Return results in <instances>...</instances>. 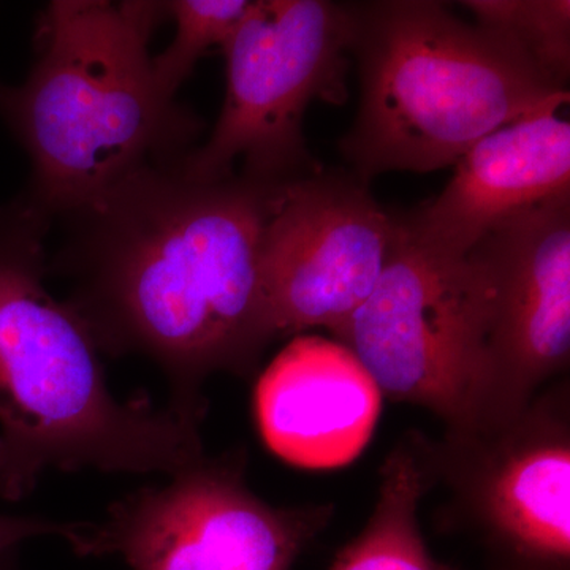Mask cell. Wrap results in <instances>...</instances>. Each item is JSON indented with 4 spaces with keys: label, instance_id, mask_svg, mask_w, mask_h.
Here are the masks:
<instances>
[{
    "label": "cell",
    "instance_id": "6da1fadb",
    "mask_svg": "<svg viewBox=\"0 0 570 570\" xmlns=\"http://www.w3.org/2000/svg\"><path fill=\"white\" fill-rule=\"evenodd\" d=\"M277 186L197 178L178 157L59 216L67 236L50 272L69 277L63 302L100 352L153 360L170 387L167 407L198 425L205 382L254 373L275 341L262 243Z\"/></svg>",
    "mask_w": 570,
    "mask_h": 570
},
{
    "label": "cell",
    "instance_id": "7a4b0ae2",
    "mask_svg": "<svg viewBox=\"0 0 570 570\" xmlns=\"http://www.w3.org/2000/svg\"><path fill=\"white\" fill-rule=\"evenodd\" d=\"M52 217L24 194L0 205V497L50 469L171 475L205 456L200 425L121 401L81 318L48 291Z\"/></svg>",
    "mask_w": 570,
    "mask_h": 570
},
{
    "label": "cell",
    "instance_id": "3957f363",
    "mask_svg": "<svg viewBox=\"0 0 570 570\" xmlns=\"http://www.w3.org/2000/svg\"><path fill=\"white\" fill-rule=\"evenodd\" d=\"M165 18V2L55 0L37 17L26 80H0V118L31 160L22 194L52 220L190 151L200 119L153 78L149 41Z\"/></svg>",
    "mask_w": 570,
    "mask_h": 570
},
{
    "label": "cell",
    "instance_id": "277c9868",
    "mask_svg": "<svg viewBox=\"0 0 570 570\" xmlns=\"http://www.w3.org/2000/svg\"><path fill=\"white\" fill-rule=\"evenodd\" d=\"M354 6L360 107L341 153L367 183L389 171L430 174L569 89L540 77L504 41L434 0Z\"/></svg>",
    "mask_w": 570,
    "mask_h": 570
},
{
    "label": "cell",
    "instance_id": "5b68a950",
    "mask_svg": "<svg viewBox=\"0 0 570 570\" xmlns=\"http://www.w3.org/2000/svg\"><path fill=\"white\" fill-rule=\"evenodd\" d=\"M354 6L328 0H257L224 45L227 92L212 135L179 157L204 179L242 174L284 184L316 174L303 119L314 100L344 104Z\"/></svg>",
    "mask_w": 570,
    "mask_h": 570
},
{
    "label": "cell",
    "instance_id": "8992f818",
    "mask_svg": "<svg viewBox=\"0 0 570 570\" xmlns=\"http://www.w3.org/2000/svg\"><path fill=\"white\" fill-rule=\"evenodd\" d=\"M332 517L333 505L269 504L247 487L243 453H205L116 501L69 546L130 570H291Z\"/></svg>",
    "mask_w": 570,
    "mask_h": 570
},
{
    "label": "cell",
    "instance_id": "52a82bcc",
    "mask_svg": "<svg viewBox=\"0 0 570 570\" xmlns=\"http://www.w3.org/2000/svg\"><path fill=\"white\" fill-rule=\"evenodd\" d=\"M381 279L336 341L367 371L382 396L426 409L445 430L478 411L480 279L468 255L420 245L401 216Z\"/></svg>",
    "mask_w": 570,
    "mask_h": 570
},
{
    "label": "cell",
    "instance_id": "ba28073f",
    "mask_svg": "<svg viewBox=\"0 0 570 570\" xmlns=\"http://www.w3.org/2000/svg\"><path fill=\"white\" fill-rule=\"evenodd\" d=\"M568 379L508 420L445 430L434 479L452 493L490 570H570Z\"/></svg>",
    "mask_w": 570,
    "mask_h": 570
},
{
    "label": "cell",
    "instance_id": "9c48e42d",
    "mask_svg": "<svg viewBox=\"0 0 570 570\" xmlns=\"http://www.w3.org/2000/svg\"><path fill=\"white\" fill-rule=\"evenodd\" d=\"M466 255L482 296V376L471 426L513 417L568 371L570 198L499 225Z\"/></svg>",
    "mask_w": 570,
    "mask_h": 570
},
{
    "label": "cell",
    "instance_id": "30bf717a",
    "mask_svg": "<svg viewBox=\"0 0 570 570\" xmlns=\"http://www.w3.org/2000/svg\"><path fill=\"white\" fill-rule=\"evenodd\" d=\"M400 219L355 174L322 171L277 186L262 243L273 335L336 336L376 287Z\"/></svg>",
    "mask_w": 570,
    "mask_h": 570
},
{
    "label": "cell",
    "instance_id": "8fae6325",
    "mask_svg": "<svg viewBox=\"0 0 570 570\" xmlns=\"http://www.w3.org/2000/svg\"><path fill=\"white\" fill-rule=\"evenodd\" d=\"M562 105H547L472 145L445 189L401 216L412 238L461 257L499 225L570 198V122L558 115Z\"/></svg>",
    "mask_w": 570,
    "mask_h": 570
},
{
    "label": "cell",
    "instance_id": "7c38bea8",
    "mask_svg": "<svg viewBox=\"0 0 570 570\" xmlns=\"http://www.w3.org/2000/svg\"><path fill=\"white\" fill-rule=\"evenodd\" d=\"M382 397L343 344L296 337L258 377L255 419L279 459L299 468H340L373 438Z\"/></svg>",
    "mask_w": 570,
    "mask_h": 570
},
{
    "label": "cell",
    "instance_id": "4fadbf2b",
    "mask_svg": "<svg viewBox=\"0 0 570 570\" xmlns=\"http://www.w3.org/2000/svg\"><path fill=\"white\" fill-rule=\"evenodd\" d=\"M376 504L365 528L330 570H456L436 560L420 528V502L436 485L431 442L409 434L379 472Z\"/></svg>",
    "mask_w": 570,
    "mask_h": 570
},
{
    "label": "cell",
    "instance_id": "5bb4252c",
    "mask_svg": "<svg viewBox=\"0 0 570 570\" xmlns=\"http://www.w3.org/2000/svg\"><path fill=\"white\" fill-rule=\"evenodd\" d=\"M475 26L519 52L540 77L568 89L569 0H469Z\"/></svg>",
    "mask_w": 570,
    "mask_h": 570
},
{
    "label": "cell",
    "instance_id": "9a60e30c",
    "mask_svg": "<svg viewBox=\"0 0 570 570\" xmlns=\"http://www.w3.org/2000/svg\"><path fill=\"white\" fill-rule=\"evenodd\" d=\"M249 7V0L165 2L167 17L175 22V36L170 45L151 59L153 78L159 92L175 100L198 59L209 48H224Z\"/></svg>",
    "mask_w": 570,
    "mask_h": 570
},
{
    "label": "cell",
    "instance_id": "2e32d148",
    "mask_svg": "<svg viewBox=\"0 0 570 570\" xmlns=\"http://www.w3.org/2000/svg\"><path fill=\"white\" fill-rule=\"evenodd\" d=\"M82 523L39 519V517H11L0 513V554L18 549L20 543L43 535H58L70 543L77 538Z\"/></svg>",
    "mask_w": 570,
    "mask_h": 570
},
{
    "label": "cell",
    "instance_id": "e0dca14e",
    "mask_svg": "<svg viewBox=\"0 0 570 570\" xmlns=\"http://www.w3.org/2000/svg\"><path fill=\"white\" fill-rule=\"evenodd\" d=\"M14 557H17V550L0 554V570H18Z\"/></svg>",
    "mask_w": 570,
    "mask_h": 570
}]
</instances>
